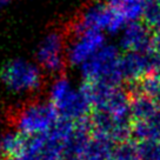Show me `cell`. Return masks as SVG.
<instances>
[{
	"mask_svg": "<svg viewBox=\"0 0 160 160\" xmlns=\"http://www.w3.org/2000/svg\"><path fill=\"white\" fill-rule=\"evenodd\" d=\"M151 27L146 22H130L121 31L120 47L126 52H147L152 41Z\"/></svg>",
	"mask_w": 160,
	"mask_h": 160,
	"instance_id": "cell-10",
	"label": "cell"
},
{
	"mask_svg": "<svg viewBox=\"0 0 160 160\" xmlns=\"http://www.w3.org/2000/svg\"><path fill=\"white\" fill-rule=\"evenodd\" d=\"M132 118L117 117L102 111H94L91 118L92 134L105 137L114 144H119L132 134Z\"/></svg>",
	"mask_w": 160,
	"mask_h": 160,
	"instance_id": "cell-8",
	"label": "cell"
},
{
	"mask_svg": "<svg viewBox=\"0 0 160 160\" xmlns=\"http://www.w3.org/2000/svg\"><path fill=\"white\" fill-rule=\"evenodd\" d=\"M132 135L139 142H160V110L147 119L134 121Z\"/></svg>",
	"mask_w": 160,
	"mask_h": 160,
	"instance_id": "cell-11",
	"label": "cell"
},
{
	"mask_svg": "<svg viewBox=\"0 0 160 160\" xmlns=\"http://www.w3.org/2000/svg\"><path fill=\"white\" fill-rule=\"evenodd\" d=\"M139 93L153 99L160 108V75L153 73L141 80L139 82Z\"/></svg>",
	"mask_w": 160,
	"mask_h": 160,
	"instance_id": "cell-17",
	"label": "cell"
},
{
	"mask_svg": "<svg viewBox=\"0 0 160 160\" xmlns=\"http://www.w3.org/2000/svg\"><path fill=\"white\" fill-rule=\"evenodd\" d=\"M74 37L66 50V59L72 66L81 67L106 45L105 35L97 31L73 33Z\"/></svg>",
	"mask_w": 160,
	"mask_h": 160,
	"instance_id": "cell-7",
	"label": "cell"
},
{
	"mask_svg": "<svg viewBox=\"0 0 160 160\" xmlns=\"http://www.w3.org/2000/svg\"><path fill=\"white\" fill-rule=\"evenodd\" d=\"M64 35L59 31H52L39 42L35 52V59L41 70L57 74L64 68L66 59Z\"/></svg>",
	"mask_w": 160,
	"mask_h": 160,
	"instance_id": "cell-6",
	"label": "cell"
},
{
	"mask_svg": "<svg viewBox=\"0 0 160 160\" xmlns=\"http://www.w3.org/2000/svg\"><path fill=\"white\" fill-rule=\"evenodd\" d=\"M157 73H158V74L160 75V66H159V67H158V70H157Z\"/></svg>",
	"mask_w": 160,
	"mask_h": 160,
	"instance_id": "cell-22",
	"label": "cell"
},
{
	"mask_svg": "<svg viewBox=\"0 0 160 160\" xmlns=\"http://www.w3.org/2000/svg\"><path fill=\"white\" fill-rule=\"evenodd\" d=\"M4 158V154H2V151H1V147H0V160Z\"/></svg>",
	"mask_w": 160,
	"mask_h": 160,
	"instance_id": "cell-21",
	"label": "cell"
},
{
	"mask_svg": "<svg viewBox=\"0 0 160 160\" xmlns=\"http://www.w3.org/2000/svg\"><path fill=\"white\" fill-rule=\"evenodd\" d=\"M159 110L154 100L142 93H135L131 98V115L134 121L147 119Z\"/></svg>",
	"mask_w": 160,
	"mask_h": 160,
	"instance_id": "cell-14",
	"label": "cell"
},
{
	"mask_svg": "<svg viewBox=\"0 0 160 160\" xmlns=\"http://www.w3.org/2000/svg\"><path fill=\"white\" fill-rule=\"evenodd\" d=\"M50 102L60 118L74 122L86 119L92 110L90 100L81 87L74 88L66 77H58L53 80L50 87Z\"/></svg>",
	"mask_w": 160,
	"mask_h": 160,
	"instance_id": "cell-1",
	"label": "cell"
},
{
	"mask_svg": "<svg viewBox=\"0 0 160 160\" xmlns=\"http://www.w3.org/2000/svg\"><path fill=\"white\" fill-rule=\"evenodd\" d=\"M140 160H160V142H139Z\"/></svg>",
	"mask_w": 160,
	"mask_h": 160,
	"instance_id": "cell-18",
	"label": "cell"
},
{
	"mask_svg": "<svg viewBox=\"0 0 160 160\" xmlns=\"http://www.w3.org/2000/svg\"><path fill=\"white\" fill-rule=\"evenodd\" d=\"M0 78L8 90L18 94L34 93L42 85V73L39 65L24 59L6 62L0 71Z\"/></svg>",
	"mask_w": 160,
	"mask_h": 160,
	"instance_id": "cell-4",
	"label": "cell"
},
{
	"mask_svg": "<svg viewBox=\"0 0 160 160\" xmlns=\"http://www.w3.org/2000/svg\"><path fill=\"white\" fill-rule=\"evenodd\" d=\"M0 122H1V113H0Z\"/></svg>",
	"mask_w": 160,
	"mask_h": 160,
	"instance_id": "cell-24",
	"label": "cell"
},
{
	"mask_svg": "<svg viewBox=\"0 0 160 160\" xmlns=\"http://www.w3.org/2000/svg\"><path fill=\"white\" fill-rule=\"evenodd\" d=\"M12 0H0V8H2V7H5L10 4Z\"/></svg>",
	"mask_w": 160,
	"mask_h": 160,
	"instance_id": "cell-20",
	"label": "cell"
},
{
	"mask_svg": "<svg viewBox=\"0 0 160 160\" xmlns=\"http://www.w3.org/2000/svg\"><path fill=\"white\" fill-rule=\"evenodd\" d=\"M93 1H95V2H99V0H93Z\"/></svg>",
	"mask_w": 160,
	"mask_h": 160,
	"instance_id": "cell-23",
	"label": "cell"
},
{
	"mask_svg": "<svg viewBox=\"0 0 160 160\" xmlns=\"http://www.w3.org/2000/svg\"><path fill=\"white\" fill-rule=\"evenodd\" d=\"M148 0H107V5L119 13L127 24L144 18Z\"/></svg>",
	"mask_w": 160,
	"mask_h": 160,
	"instance_id": "cell-12",
	"label": "cell"
},
{
	"mask_svg": "<svg viewBox=\"0 0 160 160\" xmlns=\"http://www.w3.org/2000/svg\"><path fill=\"white\" fill-rule=\"evenodd\" d=\"M120 60L119 50L115 46L106 44L79 68L85 82L119 86L124 80L120 70Z\"/></svg>",
	"mask_w": 160,
	"mask_h": 160,
	"instance_id": "cell-2",
	"label": "cell"
},
{
	"mask_svg": "<svg viewBox=\"0 0 160 160\" xmlns=\"http://www.w3.org/2000/svg\"><path fill=\"white\" fill-rule=\"evenodd\" d=\"M111 160H140L139 144L131 140L115 144Z\"/></svg>",
	"mask_w": 160,
	"mask_h": 160,
	"instance_id": "cell-16",
	"label": "cell"
},
{
	"mask_svg": "<svg viewBox=\"0 0 160 160\" xmlns=\"http://www.w3.org/2000/svg\"><path fill=\"white\" fill-rule=\"evenodd\" d=\"M127 22L121 15L107 4L95 2L87 7L75 20L72 27L73 33L82 31H97L107 33H118L124 30Z\"/></svg>",
	"mask_w": 160,
	"mask_h": 160,
	"instance_id": "cell-5",
	"label": "cell"
},
{
	"mask_svg": "<svg viewBox=\"0 0 160 160\" xmlns=\"http://www.w3.org/2000/svg\"><path fill=\"white\" fill-rule=\"evenodd\" d=\"M115 144L101 135L92 134L82 152V160H111Z\"/></svg>",
	"mask_w": 160,
	"mask_h": 160,
	"instance_id": "cell-13",
	"label": "cell"
},
{
	"mask_svg": "<svg viewBox=\"0 0 160 160\" xmlns=\"http://www.w3.org/2000/svg\"><path fill=\"white\" fill-rule=\"evenodd\" d=\"M59 119L58 112L51 102H31L15 112L13 124L19 133L32 138L48 133Z\"/></svg>",
	"mask_w": 160,
	"mask_h": 160,
	"instance_id": "cell-3",
	"label": "cell"
},
{
	"mask_svg": "<svg viewBox=\"0 0 160 160\" xmlns=\"http://www.w3.org/2000/svg\"><path fill=\"white\" fill-rule=\"evenodd\" d=\"M26 139L27 138L25 135L19 133L18 131L5 133L0 138V147H1L4 157L7 159L18 158L25 148Z\"/></svg>",
	"mask_w": 160,
	"mask_h": 160,
	"instance_id": "cell-15",
	"label": "cell"
},
{
	"mask_svg": "<svg viewBox=\"0 0 160 160\" xmlns=\"http://www.w3.org/2000/svg\"><path fill=\"white\" fill-rule=\"evenodd\" d=\"M148 1H150V0H148Z\"/></svg>",
	"mask_w": 160,
	"mask_h": 160,
	"instance_id": "cell-25",
	"label": "cell"
},
{
	"mask_svg": "<svg viewBox=\"0 0 160 160\" xmlns=\"http://www.w3.org/2000/svg\"><path fill=\"white\" fill-rule=\"evenodd\" d=\"M150 51L153 53L155 58L160 62V30L155 31V33L152 35V41H151Z\"/></svg>",
	"mask_w": 160,
	"mask_h": 160,
	"instance_id": "cell-19",
	"label": "cell"
},
{
	"mask_svg": "<svg viewBox=\"0 0 160 160\" xmlns=\"http://www.w3.org/2000/svg\"><path fill=\"white\" fill-rule=\"evenodd\" d=\"M160 62L151 51L147 52H126L121 55L120 70L122 79L130 82H140L146 77L153 74Z\"/></svg>",
	"mask_w": 160,
	"mask_h": 160,
	"instance_id": "cell-9",
	"label": "cell"
}]
</instances>
